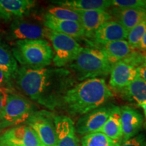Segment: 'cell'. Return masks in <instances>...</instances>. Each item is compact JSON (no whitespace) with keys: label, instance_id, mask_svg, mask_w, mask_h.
Wrapping results in <instances>:
<instances>
[{"label":"cell","instance_id":"cell-1","mask_svg":"<svg viewBox=\"0 0 146 146\" xmlns=\"http://www.w3.org/2000/svg\"><path fill=\"white\" fill-rule=\"evenodd\" d=\"M15 79L20 89L31 100L51 110L62 106L66 93L75 83L72 72L64 68L22 66Z\"/></svg>","mask_w":146,"mask_h":146},{"label":"cell","instance_id":"cell-2","mask_svg":"<svg viewBox=\"0 0 146 146\" xmlns=\"http://www.w3.org/2000/svg\"><path fill=\"white\" fill-rule=\"evenodd\" d=\"M112 96L104 78H89L74 85L66 93L62 106L71 115L82 116L104 106Z\"/></svg>","mask_w":146,"mask_h":146},{"label":"cell","instance_id":"cell-3","mask_svg":"<svg viewBox=\"0 0 146 146\" xmlns=\"http://www.w3.org/2000/svg\"><path fill=\"white\" fill-rule=\"evenodd\" d=\"M70 67L79 81L102 78L110 74L113 65L101 51L94 47H82Z\"/></svg>","mask_w":146,"mask_h":146},{"label":"cell","instance_id":"cell-4","mask_svg":"<svg viewBox=\"0 0 146 146\" xmlns=\"http://www.w3.org/2000/svg\"><path fill=\"white\" fill-rule=\"evenodd\" d=\"M12 54L17 62L27 68H45L54 58L52 45L45 39L25 40L16 42Z\"/></svg>","mask_w":146,"mask_h":146},{"label":"cell","instance_id":"cell-5","mask_svg":"<svg viewBox=\"0 0 146 146\" xmlns=\"http://www.w3.org/2000/svg\"><path fill=\"white\" fill-rule=\"evenodd\" d=\"M47 29L46 38L52 43L54 51L52 62L55 66L62 68L73 62L81 52V45L70 36Z\"/></svg>","mask_w":146,"mask_h":146},{"label":"cell","instance_id":"cell-6","mask_svg":"<svg viewBox=\"0 0 146 146\" xmlns=\"http://www.w3.org/2000/svg\"><path fill=\"white\" fill-rule=\"evenodd\" d=\"M35 112L34 106L25 97L9 94L3 110L1 123L4 128L26 123Z\"/></svg>","mask_w":146,"mask_h":146},{"label":"cell","instance_id":"cell-7","mask_svg":"<svg viewBox=\"0 0 146 146\" xmlns=\"http://www.w3.org/2000/svg\"><path fill=\"white\" fill-rule=\"evenodd\" d=\"M55 114L47 110L35 111L26 121L36 133L43 146H56Z\"/></svg>","mask_w":146,"mask_h":146},{"label":"cell","instance_id":"cell-8","mask_svg":"<svg viewBox=\"0 0 146 146\" xmlns=\"http://www.w3.org/2000/svg\"><path fill=\"white\" fill-rule=\"evenodd\" d=\"M114 106L112 104H108L82 115L76 123V133L84 136L99 132L107 121Z\"/></svg>","mask_w":146,"mask_h":146},{"label":"cell","instance_id":"cell-9","mask_svg":"<svg viewBox=\"0 0 146 146\" xmlns=\"http://www.w3.org/2000/svg\"><path fill=\"white\" fill-rule=\"evenodd\" d=\"M138 76L137 67L123 59L113 66L110 77V88L120 92Z\"/></svg>","mask_w":146,"mask_h":146},{"label":"cell","instance_id":"cell-10","mask_svg":"<svg viewBox=\"0 0 146 146\" xmlns=\"http://www.w3.org/2000/svg\"><path fill=\"white\" fill-rule=\"evenodd\" d=\"M47 29L38 24L21 18L16 19L11 24L8 36L11 39L18 41L44 39Z\"/></svg>","mask_w":146,"mask_h":146},{"label":"cell","instance_id":"cell-11","mask_svg":"<svg viewBox=\"0 0 146 146\" xmlns=\"http://www.w3.org/2000/svg\"><path fill=\"white\" fill-rule=\"evenodd\" d=\"M0 140L18 146H43L35 131L27 125H17L5 131Z\"/></svg>","mask_w":146,"mask_h":146},{"label":"cell","instance_id":"cell-12","mask_svg":"<svg viewBox=\"0 0 146 146\" xmlns=\"http://www.w3.org/2000/svg\"><path fill=\"white\" fill-rule=\"evenodd\" d=\"M56 132V146H81L76 135L75 126L72 119L64 115L54 118Z\"/></svg>","mask_w":146,"mask_h":146},{"label":"cell","instance_id":"cell-13","mask_svg":"<svg viewBox=\"0 0 146 146\" xmlns=\"http://www.w3.org/2000/svg\"><path fill=\"white\" fill-rule=\"evenodd\" d=\"M75 11V10H74ZM81 19V25L85 33V36L92 40L95 33L103 24L112 21L110 12L106 10L76 11Z\"/></svg>","mask_w":146,"mask_h":146},{"label":"cell","instance_id":"cell-14","mask_svg":"<svg viewBox=\"0 0 146 146\" xmlns=\"http://www.w3.org/2000/svg\"><path fill=\"white\" fill-rule=\"evenodd\" d=\"M123 138L121 143L138 135L143 125V117L139 111L128 106L120 108Z\"/></svg>","mask_w":146,"mask_h":146},{"label":"cell","instance_id":"cell-15","mask_svg":"<svg viewBox=\"0 0 146 146\" xmlns=\"http://www.w3.org/2000/svg\"><path fill=\"white\" fill-rule=\"evenodd\" d=\"M128 32L116 21H110L102 25L95 33L92 40L94 43H106L127 39Z\"/></svg>","mask_w":146,"mask_h":146},{"label":"cell","instance_id":"cell-16","mask_svg":"<svg viewBox=\"0 0 146 146\" xmlns=\"http://www.w3.org/2000/svg\"><path fill=\"white\" fill-rule=\"evenodd\" d=\"M35 5L32 0H0V19H19L29 14Z\"/></svg>","mask_w":146,"mask_h":146},{"label":"cell","instance_id":"cell-17","mask_svg":"<svg viewBox=\"0 0 146 146\" xmlns=\"http://www.w3.org/2000/svg\"><path fill=\"white\" fill-rule=\"evenodd\" d=\"M87 41L91 47L101 51L113 66L125 58L133 51L126 40L109 42L102 44L94 43L89 40Z\"/></svg>","mask_w":146,"mask_h":146},{"label":"cell","instance_id":"cell-18","mask_svg":"<svg viewBox=\"0 0 146 146\" xmlns=\"http://www.w3.org/2000/svg\"><path fill=\"white\" fill-rule=\"evenodd\" d=\"M43 25L45 28L51 31L70 36L76 40L85 36L83 27L77 22L58 20L46 14L44 17Z\"/></svg>","mask_w":146,"mask_h":146},{"label":"cell","instance_id":"cell-19","mask_svg":"<svg viewBox=\"0 0 146 146\" xmlns=\"http://www.w3.org/2000/svg\"><path fill=\"white\" fill-rule=\"evenodd\" d=\"M111 15L129 31L146 20V10L143 8H113Z\"/></svg>","mask_w":146,"mask_h":146},{"label":"cell","instance_id":"cell-20","mask_svg":"<svg viewBox=\"0 0 146 146\" xmlns=\"http://www.w3.org/2000/svg\"><path fill=\"white\" fill-rule=\"evenodd\" d=\"M53 2L58 6L75 11L107 10L112 7V1L109 0H64Z\"/></svg>","mask_w":146,"mask_h":146},{"label":"cell","instance_id":"cell-21","mask_svg":"<svg viewBox=\"0 0 146 146\" xmlns=\"http://www.w3.org/2000/svg\"><path fill=\"white\" fill-rule=\"evenodd\" d=\"M100 133L121 143L123 138V130L121 123V113L120 108L115 106L112 112L108 118L107 121L100 129Z\"/></svg>","mask_w":146,"mask_h":146},{"label":"cell","instance_id":"cell-22","mask_svg":"<svg viewBox=\"0 0 146 146\" xmlns=\"http://www.w3.org/2000/svg\"><path fill=\"white\" fill-rule=\"evenodd\" d=\"M120 94L125 101L136 104L137 106L143 103L146 102V82L138 76Z\"/></svg>","mask_w":146,"mask_h":146},{"label":"cell","instance_id":"cell-23","mask_svg":"<svg viewBox=\"0 0 146 146\" xmlns=\"http://www.w3.org/2000/svg\"><path fill=\"white\" fill-rule=\"evenodd\" d=\"M0 69L10 78H16L18 70V62L12 52L0 41Z\"/></svg>","mask_w":146,"mask_h":146},{"label":"cell","instance_id":"cell-24","mask_svg":"<svg viewBox=\"0 0 146 146\" xmlns=\"http://www.w3.org/2000/svg\"><path fill=\"white\" fill-rule=\"evenodd\" d=\"M81 146H120V142L116 141L98 132L84 135L81 139Z\"/></svg>","mask_w":146,"mask_h":146},{"label":"cell","instance_id":"cell-25","mask_svg":"<svg viewBox=\"0 0 146 146\" xmlns=\"http://www.w3.org/2000/svg\"><path fill=\"white\" fill-rule=\"evenodd\" d=\"M47 14L62 21L77 22L81 24V19L76 11L62 6H52L49 8Z\"/></svg>","mask_w":146,"mask_h":146},{"label":"cell","instance_id":"cell-26","mask_svg":"<svg viewBox=\"0 0 146 146\" xmlns=\"http://www.w3.org/2000/svg\"><path fill=\"white\" fill-rule=\"evenodd\" d=\"M145 32L146 20L142 21L128 33L127 42L133 50H138Z\"/></svg>","mask_w":146,"mask_h":146},{"label":"cell","instance_id":"cell-27","mask_svg":"<svg viewBox=\"0 0 146 146\" xmlns=\"http://www.w3.org/2000/svg\"><path fill=\"white\" fill-rule=\"evenodd\" d=\"M112 6L116 8H143L146 10V0H113Z\"/></svg>","mask_w":146,"mask_h":146},{"label":"cell","instance_id":"cell-28","mask_svg":"<svg viewBox=\"0 0 146 146\" xmlns=\"http://www.w3.org/2000/svg\"><path fill=\"white\" fill-rule=\"evenodd\" d=\"M120 146H146V137L144 134H139L120 143Z\"/></svg>","mask_w":146,"mask_h":146},{"label":"cell","instance_id":"cell-29","mask_svg":"<svg viewBox=\"0 0 146 146\" xmlns=\"http://www.w3.org/2000/svg\"><path fill=\"white\" fill-rule=\"evenodd\" d=\"M10 93V89H0V122H1V118H2L5 106L6 104L7 98H8V94Z\"/></svg>","mask_w":146,"mask_h":146},{"label":"cell","instance_id":"cell-30","mask_svg":"<svg viewBox=\"0 0 146 146\" xmlns=\"http://www.w3.org/2000/svg\"><path fill=\"white\" fill-rule=\"evenodd\" d=\"M11 87V79L0 69V89H10Z\"/></svg>","mask_w":146,"mask_h":146},{"label":"cell","instance_id":"cell-31","mask_svg":"<svg viewBox=\"0 0 146 146\" xmlns=\"http://www.w3.org/2000/svg\"><path fill=\"white\" fill-rule=\"evenodd\" d=\"M137 72L138 76L146 82V62L142 64L137 67Z\"/></svg>","mask_w":146,"mask_h":146},{"label":"cell","instance_id":"cell-32","mask_svg":"<svg viewBox=\"0 0 146 146\" xmlns=\"http://www.w3.org/2000/svg\"><path fill=\"white\" fill-rule=\"evenodd\" d=\"M138 50H139L140 52H146V32L144 35L141 43H140L139 46L138 47Z\"/></svg>","mask_w":146,"mask_h":146},{"label":"cell","instance_id":"cell-33","mask_svg":"<svg viewBox=\"0 0 146 146\" xmlns=\"http://www.w3.org/2000/svg\"><path fill=\"white\" fill-rule=\"evenodd\" d=\"M137 106L141 107L142 109L143 110V112H144V116H145V118L146 120V102H143V103L139 104L137 105Z\"/></svg>","mask_w":146,"mask_h":146},{"label":"cell","instance_id":"cell-34","mask_svg":"<svg viewBox=\"0 0 146 146\" xmlns=\"http://www.w3.org/2000/svg\"><path fill=\"white\" fill-rule=\"evenodd\" d=\"M0 146H18V145H14V144L9 143V142L0 140Z\"/></svg>","mask_w":146,"mask_h":146},{"label":"cell","instance_id":"cell-35","mask_svg":"<svg viewBox=\"0 0 146 146\" xmlns=\"http://www.w3.org/2000/svg\"><path fill=\"white\" fill-rule=\"evenodd\" d=\"M3 129H5L4 127H3V125H2V124H1V123H0V133H1V131H2Z\"/></svg>","mask_w":146,"mask_h":146},{"label":"cell","instance_id":"cell-36","mask_svg":"<svg viewBox=\"0 0 146 146\" xmlns=\"http://www.w3.org/2000/svg\"><path fill=\"white\" fill-rule=\"evenodd\" d=\"M144 55V59H145V62H146V52L143 53Z\"/></svg>","mask_w":146,"mask_h":146}]
</instances>
